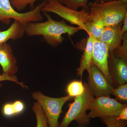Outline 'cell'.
Wrapping results in <instances>:
<instances>
[{"mask_svg": "<svg viewBox=\"0 0 127 127\" xmlns=\"http://www.w3.org/2000/svg\"><path fill=\"white\" fill-rule=\"evenodd\" d=\"M43 14L46 17L47 21L28 23L25 30V34L27 36H41L48 45L56 47L65 40L62 36L63 34H67L71 36L81 30L79 27L67 25L64 20H54L47 12H43Z\"/></svg>", "mask_w": 127, "mask_h": 127, "instance_id": "cell-1", "label": "cell"}, {"mask_svg": "<svg viewBox=\"0 0 127 127\" xmlns=\"http://www.w3.org/2000/svg\"><path fill=\"white\" fill-rule=\"evenodd\" d=\"M88 6L92 20L100 21L105 27L122 23L127 14V0L90 2Z\"/></svg>", "mask_w": 127, "mask_h": 127, "instance_id": "cell-2", "label": "cell"}, {"mask_svg": "<svg viewBox=\"0 0 127 127\" xmlns=\"http://www.w3.org/2000/svg\"><path fill=\"white\" fill-rule=\"evenodd\" d=\"M84 93L74 97V101L69 104L68 111L66 113L59 127H68L70 124L76 120L79 126L89 125L91 118L87 113L89 105L94 100L87 83H84Z\"/></svg>", "mask_w": 127, "mask_h": 127, "instance_id": "cell-3", "label": "cell"}, {"mask_svg": "<svg viewBox=\"0 0 127 127\" xmlns=\"http://www.w3.org/2000/svg\"><path fill=\"white\" fill-rule=\"evenodd\" d=\"M45 4L42 9L43 12H52L79 27L86 32L92 21L89 11L82 8L81 10L69 9L59 3L58 0H46Z\"/></svg>", "mask_w": 127, "mask_h": 127, "instance_id": "cell-4", "label": "cell"}, {"mask_svg": "<svg viewBox=\"0 0 127 127\" xmlns=\"http://www.w3.org/2000/svg\"><path fill=\"white\" fill-rule=\"evenodd\" d=\"M46 2V0H44L34 9L27 12L20 13L12 7L10 0H0V22L8 25L11 19H13L18 21L26 27L31 22H41L43 19L41 14L42 9Z\"/></svg>", "mask_w": 127, "mask_h": 127, "instance_id": "cell-5", "label": "cell"}, {"mask_svg": "<svg viewBox=\"0 0 127 127\" xmlns=\"http://www.w3.org/2000/svg\"><path fill=\"white\" fill-rule=\"evenodd\" d=\"M32 97L41 107L47 119L49 127H59L58 120L63 107L67 102L73 98L68 95L59 98L50 97L39 91L32 93Z\"/></svg>", "mask_w": 127, "mask_h": 127, "instance_id": "cell-6", "label": "cell"}, {"mask_svg": "<svg viewBox=\"0 0 127 127\" xmlns=\"http://www.w3.org/2000/svg\"><path fill=\"white\" fill-rule=\"evenodd\" d=\"M126 107L127 104H122L110 97H98L89 105L88 109L90 112L88 115L91 119L117 117L121 110Z\"/></svg>", "mask_w": 127, "mask_h": 127, "instance_id": "cell-7", "label": "cell"}, {"mask_svg": "<svg viewBox=\"0 0 127 127\" xmlns=\"http://www.w3.org/2000/svg\"><path fill=\"white\" fill-rule=\"evenodd\" d=\"M88 74L87 83L92 94L96 97H110L114 88L108 81L100 69L92 63Z\"/></svg>", "mask_w": 127, "mask_h": 127, "instance_id": "cell-8", "label": "cell"}, {"mask_svg": "<svg viewBox=\"0 0 127 127\" xmlns=\"http://www.w3.org/2000/svg\"><path fill=\"white\" fill-rule=\"evenodd\" d=\"M109 51L106 45L102 42L94 39L92 63L101 71L108 81L112 85V78L108 70Z\"/></svg>", "mask_w": 127, "mask_h": 127, "instance_id": "cell-9", "label": "cell"}, {"mask_svg": "<svg viewBox=\"0 0 127 127\" xmlns=\"http://www.w3.org/2000/svg\"><path fill=\"white\" fill-rule=\"evenodd\" d=\"M108 67L112 84L118 87L127 83V61L115 56L113 52H109Z\"/></svg>", "mask_w": 127, "mask_h": 127, "instance_id": "cell-10", "label": "cell"}, {"mask_svg": "<svg viewBox=\"0 0 127 127\" xmlns=\"http://www.w3.org/2000/svg\"><path fill=\"white\" fill-rule=\"evenodd\" d=\"M17 63L11 46L7 43L0 45V65L3 73L10 77L15 76L18 71Z\"/></svg>", "mask_w": 127, "mask_h": 127, "instance_id": "cell-11", "label": "cell"}, {"mask_svg": "<svg viewBox=\"0 0 127 127\" xmlns=\"http://www.w3.org/2000/svg\"><path fill=\"white\" fill-rule=\"evenodd\" d=\"M122 23L105 27L98 40L106 45L109 52H113L122 44L123 34L121 32Z\"/></svg>", "mask_w": 127, "mask_h": 127, "instance_id": "cell-12", "label": "cell"}, {"mask_svg": "<svg viewBox=\"0 0 127 127\" xmlns=\"http://www.w3.org/2000/svg\"><path fill=\"white\" fill-rule=\"evenodd\" d=\"M26 28L18 21L14 20L7 30L0 31V45L10 40L16 41L22 38L25 34Z\"/></svg>", "mask_w": 127, "mask_h": 127, "instance_id": "cell-13", "label": "cell"}, {"mask_svg": "<svg viewBox=\"0 0 127 127\" xmlns=\"http://www.w3.org/2000/svg\"><path fill=\"white\" fill-rule=\"evenodd\" d=\"M94 41V39L92 36L89 35L86 47L80 60L79 67L76 69L77 74L78 76H81L82 77L84 71L86 70L88 73H89L90 66L92 63Z\"/></svg>", "mask_w": 127, "mask_h": 127, "instance_id": "cell-14", "label": "cell"}, {"mask_svg": "<svg viewBox=\"0 0 127 127\" xmlns=\"http://www.w3.org/2000/svg\"><path fill=\"white\" fill-rule=\"evenodd\" d=\"M25 109L24 103L21 100H17L13 102L5 103L2 107L1 112L4 117L11 118L22 113Z\"/></svg>", "mask_w": 127, "mask_h": 127, "instance_id": "cell-15", "label": "cell"}, {"mask_svg": "<svg viewBox=\"0 0 127 127\" xmlns=\"http://www.w3.org/2000/svg\"><path fill=\"white\" fill-rule=\"evenodd\" d=\"M84 91V84L81 81H73L68 84L66 89L68 96L73 98L81 95Z\"/></svg>", "mask_w": 127, "mask_h": 127, "instance_id": "cell-16", "label": "cell"}, {"mask_svg": "<svg viewBox=\"0 0 127 127\" xmlns=\"http://www.w3.org/2000/svg\"><path fill=\"white\" fill-rule=\"evenodd\" d=\"M105 26L100 21L92 20L87 30L88 35H91L94 39L98 40L100 38Z\"/></svg>", "mask_w": 127, "mask_h": 127, "instance_id": "cell-17", "label": "cell"}, {"mask_svg": "<svg viewBox=\"0 0 127 127\" xmlns=\"http://www.w3.org/2000/svg\"><path fill=\"white\" fill-rule=\"evenodd\" d=\"M32 108L35 115L36 127H49L46 117L39 103H34Z\"/></svg>", "mask_w": 127, "mask_h": 127, "instance_id": "cell-18", "label": "cell"}, {"mask_svg": "<svg viewBox=\"0 0 127 127\" xmlns=\"http://www.w3.org/2000/svg\"><path fill=\"white\" fill-rule=\"evenodd\" d=\"M59 3L75 10L82 7L89 11L88 3L89 0H58Z\"/></svg>", "mask_w": 127, "mask_h": 127, "instance_id": "cell-19", "label": "cell"}, {"mask_svg": "<svg viewBox=\"0 0 127 127\" xmlns=\"http://www.w3.org/2000/svg\"><path fill=\"white\" fill-rule=\"evenodd\" d=\"M111 95L115 97V99L119 102L122 104H127V83L121 84L116 88H114Z\"/></svg>", "mask_w": 127, "mask_h": 127, "instance_id": "cell-20", "label": "cell"}, {"mask_svg": "<svg viewBox=\"0 0 127 127\" xmlns=\"http://www.w3.org/2000/svg\"><path fill=\"white\" fill-rule=\"evenodd\" d=\"M113 53L115 56L127 61V32L123 34L122 44L114 51Z\"/></svg>", "mask_w": 127, "mask_h": 127, "instance_id": "cell-21", "label": "cell"}, {"mask_svg": "<svg viewBox=\"0 0 127 127\" xmlns=\"http://www.w3.org/2000/svg\"><path fill=\"white\" fill-rule=\"evenodd\" d=\"M37 0H10L11 4L14 9L18 11H22L28 5L31 10L34 8L35 2Z\"/></svg>", "mask_w": 127, "mask_h": 127, "instance_id": "cell-22", "label": "cell"}, {"mask_svg": "<svg viewBox=\"0 0 127 127\" xmlns=\"http://www.w3.org/2000/svg\"><path fill=\"white\" fill-rule=\"evenodd\" d=\"M107 127H127V120H119L116 117H106L100 118Z\"/></svg>", "mask_w": 127, "mask_h": 127, "instance_id": "cell-23", "label": "cell"}, {"mask_svg": "<svg viewBox=\"0 0 127 127\" xmlns=\"http://www.w3.org/2000/svg\"><path fill=\"white\" fill-rule=\"evenodd\" d=\"M5 81H11L17 83L18 85H20L22 88L24 87L25 86V85H24L25 84L23 82H21L18 81V78L16 75L15 76L10 77L3 73L1 74L0 71V82Z\"/></svg>", "mask_w": 127, "mask_h": 127, "instance_id": "cell-24", "label": "cell"}, {"mask_svg": "<svg viewBox=\"0 0 127 127\" xmlns=\"http://www.w3.org/2000/svg\"><path fill=\"white\" fill-rule=\"evenodd\" d=\"M116 119L119 120H127V107L121 110Z\"/></svg>", "mask_w": 127, "mask_h": 127, "instance_id": "cell-25", "label": "cell"}, {"mask_svg": "<svg viewBox=\"0 0 127 127\" xmlns=\"http://www.w3.org/2000/svg\"><path fill=\"white\" fill-rule=\"evenodd\" d=\"M121 32L123 34L127 32V14H126L123 20Z\"/></svg>", "mask_w": 127, "mask_h": 127, "instance_id": "cell-26", "label": "cell"}, {"mask_svg": "<svg viewBox=\"0 0 127 127\" xmlns=\"http://www.w3.org/2000/svg\"><path fill=\"white\" fill-rule=\"evenodd\" d=\"M115 0H94V2H96V3H99V2H105V1Z\"/></svg>", "mask_w": 127, "mask_h": 127, "instance_id": "cell-27", "label": "cell"}, {"mask_svg": "<svg viewBox=\"0 0 127 127\" xmlns=\"http://www.w3.org/2000/svg\"><path fill=\"white\" fill-rule=\"evenodd\" d=\"M1 84L0 82V87L1 86Z\"/></svg>", "mask_w": 127, "mask_h": 127, "instance_id": "cell-28", "label": "cell"}, {"mask_svg": "<svg viewBox=\"0 0 127 127\" xmlns=\"http://www.w3.org/2000/svg\"><path fill=\"white\" fill-rule=\"evenodd\" d=\"M0 127H3V126H0Z\"/></svg>", "mask_w": 127, "mask_h": 127, "instance_id": "cell-29", "label": "cell"}, {"mask_svg": "<svg viewBox=\"0 0 127 127\" xmlns=\"http://www.w3.org/2000/svg\"></svg>", "mask_w": 127, "mask_h": 127, "instance_id": "cell-30", "label": "cell"}]
</instances>
